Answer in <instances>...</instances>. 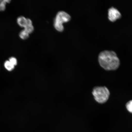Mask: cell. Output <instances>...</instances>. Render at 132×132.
Wrapping results in <instances>:
<instances>
[{
	"instance_id": "obj_8",
	"label": "cell",
	"mask_w": 132,
	"mask_h": 132,
	"mask_svg": "<svg viewBox=\"0 0 132 132\" xmlns=\"http://www.w3.org/2000/svg\"><path fill=\"white\" fill-rule=\"evenodd\" d=\"M4 66L6 70L9 71L12 70L14 68L15 66L13 65L9 60L6 61L4 64Z\"/></svg>"
},
{
	"instance_id": "obj_9",
	"label": "cell",
	"mask_w": 132,
	"mask_h": 132,
	"mask_svg": "<svg viewBox=\"0 0 132 132\" xmlns=\"http://www.w3.org/2000/svg\"><path fill=\"white\" fill-rule=\"evenodd\" d=\"M19 36L21 39H26L29 37V34L24 29L20 32Z\"/></svg>"
},
{
	"instance_id": "obj_2",
	"label": "cell",
	"mask_w": 132,
	"mask_h": 132,
	"mask_svg": "<svg viewBox=\"0 0 132 132\" xmlns=\"http://www.w3.org/2000/svg\"><path fill=\"white\" fill-rule=\"evenodd\" d=\"M92 94L96 101L100 104L106 103L109 98L110 95L109 90L105 86L94 87Z\"/></svg>"
},
{
	"instance_id": "obj_6",
	"label": "cell",
	"mask_w": 132,
	"mask_h": 132,
	"mask_svg": "<svg viewBox=\"0 0 132 132\" xmlns=\"http://www.w3.org/2000/svg\"><path fill=\"white\" fill-rule=\"evenodd\" d=\"M54 26L55 29L59 32H62L64 29V27L63 24L58 22L54 20Z\"/></svg>"
},
{
	"instance_id": "obj_4",
	"label": "cell",
	"mask_w": 132,
	"mask_h": 132,
	"mask_svg": "<svg viewBox=\"0 0 132 132\" xmlns=\"http://www.w3.org/2000/svg\"><path fill=\"white\" fill-rule=\"evenodd\" d=\"M108 18L110 21H114L121 17V13L118 10L114 7L108 10Z\"/></svg>"
},
{
	"instance_id": "obj_3",
	"label": "cell",
	"mask_w": 132,
	"mask_h": 132,
	"mask_svg": "<svg viewBox=\"0 0 132 132\" xmlns=\"http://www.w3.org/2000/svg\"><path fill=\"white\" fill-rule=\"evenodd\" d=\"M71 19V16L68 13L62 11L57 13L54 20L63 24V23L68 22Z\"/></svg>"
},
{
	"instance_id": "obj_7",
	"label": "cell",
	"mask_w": 132,
	"mask_h": 132,
	"mask_svg": "<svg viewBox=\"0 0 132 132\" xmlns=\"http://www.w3.org/2000/svg\"><path fill=\"white\" fill-rule=\"evenodd\" d=\"M10 0H0V11H3L6 9L7 3H10Z\"/></svg>"
},
{
	"instance_id": "obj_1",
	"label": "cell",
	"mask_w": 132,
	"mask_h": 132,
	"mask_svg": "<svg viewBox=\"0 0 132 132\" xmlns=\"http://www.w3.org/2000/svg\"><path fill=\"white\" fill-rule=\"evenodd\" d=\"M98 62L101 67L106 70H117L120 65V61L116 53L113 51L105 50L100 53Z\"/></svg>"
},
{
	"instance_id": "obj_12",
	"label": "cell",
	"mask_w": 132,
	"mask_h": 132,
	"mask_svg": "<svg viewBox=\"0 0 132 132\" xmlns=\"http://www.w3.org/2000/svg\"><path fill=\"white\" fill-rule=\"evenodd\" d=\"M9 62L14 66L16 65L17 64V60L16 58L11 57L9 59Z\"/></svg>"
},
{
	"instance_id": "obj_5",
	"label": "cell",
	"mask_w": 132,
	"mask_h": 132,
	"mask_svg": "<svg viewBox=\"0 0 132 132\" xmlns=\"http://www.w3.org/2000/svg\"><path fill=\"white\" fill-rule=\"evenodd\" d=\"M26 18L24 16H21L18 18V24L21 27H24L26 26Z\"/></svg>"
},
{
	"instance_id": "obj_10",
	"label": "cell",
	"mask_w": 132,
	"mask_h": 132,
	"mask_svg": "<svg viewBox=\"0 0 132 132\" xmlns=\"http://www.w3.org/2000/svg\"><path fill=\"white\" fill-rule=\"evenodd\" d=\"M24 30L29 34L33 32L34 30V28L32 24L26 25L24 27Z\"/></svg>"
},
{
	"instance_id": "obj_11",
	"label": "cell",
	"mask_w": 132,
	"mask_h": 132,
	"mask_svg": "<svg viewBox=\"0 0 132 132\" xmlns=\"http://www.w3.org/2000/svg\"><path fill=\"white\" fill-rule=\"evenodd\" d=\"M126 107L128 111L132 114V100L129 101L126 103Z\"/></svg>"
}]
</instances>
